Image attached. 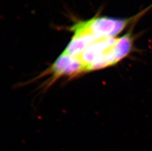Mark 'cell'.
Instances as JSON below:
<instances>
[{"label": "cell", "instance_id": "obj_3", "mask_svg": "<svg viewBox=\"0 0 152 151\" xmlns=\"http://www.w3.org/2000/svg\"><path fill=\"white\" fill-rule=\"evenodd\" d=\"M54 77L75 76L87 72L84 65L77 57L62 53L51 68Z\"/></svg>", "mask_w": 152, "mask_h": 151}, {"label": "cell", "instance_id": "obj_2", "mask_svg": "<svg viewBox=\"0 0 152 151\" xmlns=\"http://www.w3.org/2000/svg\"><path fill=\"white\" fill-rule=\"evenodd\" d=\"M147 9L129 18L109 17H94L86 21L76 23L71 30L74 35L90 34L98 38L115 37L131 23L136 21Z\"/></svg>", "mask_w": 152, "mask_h": 151}, {"label": "cell", "instance_id": "obj_4", "mask_svg": "<svg viewBox=\"0 0 152 151\" xmlns=\"http://www.w3.org/2000/svg\"><path fill=\"white\" fill-rule=\"evenodd\" d=\"M98 38H99L90 34L74 35L63 53L74 57L78 56Z\"/></svg>", "mask_w": 152, "mask_h": 151}, {"label": "cell", "instance_id": "obj_1", "mask_svg": "<svg viewBox=\"0 0 152 151\" xmlns=\"http://www.w3.org/2000/svg\"><path fill=\"white\" fill-rule=\"evenodd\" d=\"M132 45V39L126 34L118 38L102 37L75 57L84 65L87 72L90 71L116 64L129 54Z\"/></svg>", "mask_w": 152, "mask_h": 151}]
</instances>
